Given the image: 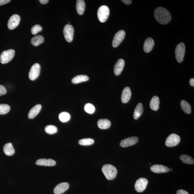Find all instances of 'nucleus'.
Wrapping results in <instances>:
<instances>
[{
  "mask_svg": "<svg viewBox=\"0 0 194 194\" xmlns=\"http://www.w3.org/2000/svg\"><path fill=\"white\" fill-rule=\"evenodd\" d=\"M154 16L157 22L162 25L168 24L172 19L171 15L169 12L162 7L156 8L154 11Z\"/></svg>",
  "mask_w": 194,
  "mask_h": 194,
  "instance_id": "f257e3e1",
  "label": "nucleus"
},
{
  "mask_svg": "<svg viewBox=\"0 0 194 194\" xmlns=\"http://www.w3.org/2000/svg\"><path fill=\"white\" fill-rule=\"evenodd\" d=\"M102 171L107 180H113L117 174V169L114 166L110 164H106L102 167Z\"/></svg>",
  "mask_w": 194,
  "mask_h": 194,
  "instance_id": "f03ea898",
  "label": "nucleus"
},
{
  "mask_svg": "<svg viewBox=\"0 0 194 194\" xmlns=\"http://www.w3.org/2000/svg\"><path fill=\"white\" fill-rule=\"evenodd\" d=\"M109 14L110 11L107 6H101L97 11V17L99 21L102 23L105 22L109 17Z\"/></svg>",
  "mask_w": 194,
  "mask_h": 194,
  "instance_id": "7ed1b4c3",
  "label": "nucleus"
},
{
  "mask_svg": "<svg viewBox=\"0 0 194 194\" xmlns=\"http://www.w3.org/2000/svg\"><path fill=\"white\" fill-rule=\"evenodd\" d=\"M185 45L183 43H180L177 46L175 50V58L177 62L181 63L183 62L185 53Z\"/></svg>",
  "mask_w": 194,
  "mask_h": 194,
  "instance_id": "20e7f679",
  "label": "nucleus"
},
{
  "mask_svg": "<svg viewBox=\"0 0 194 194\" xmlns=\"http://www.w3.org/2000/svg\"><path fill=\"white\" fill-rule=\"evenodd\" d=\"M15 51L13 49L3 51L0 57L1 63L3 64L7 63L13 59Z\"/></svg>",
  "mask_w": 194,
  "mask_h": 194,
  "instance_id": "39448f33",
  "label": "nucleus"
},
{
  "mask_svg": "<svg viewBox=\"0 0 194 194\" xmlns=\"http://www.w3.org/2000/svg\"><path fill=\"white\" fill-rule=\"evenodd\" d=\"M180 141V136L175 133L171 134L165 141V145L168 147H173L178 145Z\"/></svg>",
  "mask_w": 194,
  "mask_h": 194,
  "instance_id": "423d86ee",
  "label": "nucleus"
},
{
  "mask_svg": "<svg viewBox=\"0 0 194 194\" xmlns=\"http://www.w3.org/2000/svg\"><path fill=\"white\" fill-rule=\"evenodd\" d=\"M74 29L71 25H66L63 29V34L65 38L69 43L72 42L74 38Z\"/></svg>",
  "mask_w": 194,
  "mask_h": 194,
  "instance_id": "0eeeda50",
  "label": "nucleus"
},
{
  "mask_svg": "<svg viewBox=\"0 0 194 194\" xmlns=\"http://www.w3.org/2000/svg\"><path fill=\"white\" fill-rule=\"evenodd\" d=\"M40 71V66L39 64L36 63L33 65L29 73V79L34 81L37 79L39 75Z\"/></svg>",
  "mask_w": 194,
  "mask_h": 194,
  "instance_id": "6e6552de",
  "label": "nucleus"
},
{
  "mask_svg": "<svg viewBox=\"0 0 194 194\" xmlns=\"http://www.w3.org/2000/svg\"><path fill=\"white\" fill-rule=\"evenodd\" d=\"M148 183V181L147 179L144 178L138 179L136 182L135 188L137 192H143L146 188Z\"/></svg>",
  "mask_w": 194,
  "mask_h": 194,
  "instance_id": "1a4fd4ad",
  "label": "nucleus"
},
{
  "mask_svg": "<svg viewBox=\"0 0 194 194\" xmlns=\"http://www.w3.org/2000/svg\"><path fill=\"white\" fill-rule=\"evenodd\" d=\"M125 35V32L123 30H121L116 33L113 41V46L114 48L118 47L123 41Z\"/></svg>",
  "mask_w": 194,
  "mask_h": 194,
  "instance_id": "9d476101",
  "label": "nucleus"
},
{
  "mask_svg": "<svg viewBox=\"0 0 194 194\" xmlns=\"http://www.w3.org/2000/svg\"><path fill=\"white\" fill-rule=\"evenodd\" d=\"M20 21V17L17 14H15L11 16L10 18L8 23V27L9 30H14L19 25Z\"/></svg>",
  "mask_w": 194,
  "mask_h": 194,
  "instance_id": "9b49d317",
  "label": "nucleus"
},
{
  "mask_svg": "<svg viewBox=\"0 0 194 194\" xmlns=\"http://www.w3.org/2000/svg\"><path fill=\"white\" fill-rule=\"evenodd\" d=\"M138 138L137 137H132L127 138L121 141L120 145L123 147L130 146L135 145L138 142Z\"/></svg>",
  "mask_w": 194,
  "mask_h": 194,
  "instance_id": "f8f14e48",
  "label": "nucleus"
},
{
  "mask_svg": "<svg viewBox=\"0 0 194 194\" xmlns=\"http://www.w3.org/2000/svg\"><path fill=\"white\" fill-rule=\"evenodd\" d=\"M150 170L155 173H165L169 171V169L168 167L162 165H154L150 167Z\"/></svg>",
  "mask_w": 194,
  "mask_h": 194,
  "instance_id": "ddd939ff",
  "label": "nucleus"
},
{
  "mask_svg": "<svg viewBox=\"0 0 194 194\" xmlns=\"http://www.w3.org/2000/svg\"><path fill=\"white\" fill-rule=\"evenodd\" d=\"M69 184L66 182L61 183L56 186L54 190L55 194H62L69 188Z\"/></svg>",
  "mask_w": 194,
  "mask_h": 194,
  "instance_id": "4468645a",
  "label": "nucleus"
},
{
  "mask_svg": "<svg viewBox=\"0 0 194 194\" xmlns=\"http://www.w3.org/2000/svg\"><path fill=\"white\" fill-rule=\"evenodd\" d=\"M125 62L123 59H120L116 63L114 68V73L116 76L120 75L123 70Z\"/></svg>",
  "mask_w": 194,
  "mask_h": 194,
  "instance_id": "2eb2a0df",
  "label": "nucleus"
},
{
  "mask_svg": "<svg viewBox=\"0 0 194 194\" xmlns=\"http://www.w3.org/2000/svg\"><path fill=\"white\" fill-rule=\"evenodd\" d=\"M56 164L55 161L51 159H39L36 162L37 165L45 166H53L56 165Z\"/></svg>",
  "mask_w": 194,
  "mask_h": 194,
  "instance_id": "dca6fc26",
  "label": "nucleus"
},
{
  "mask_svg": "<svg viewBox=\"0 0 194 194\" xmlns=\"http://www.w3.org/2000/svg\"><path fill=\"white\" fill-rule=\"evenodd\" d=\"M131 97V92L130 88L126 87L123 91L121 96V100L123 103H126L130 100Z\"/></svg>",
  "mask_w": 194,
  "mask_h": 194,
  "instance_id": "f3484780",
  "label": "nucleus"
},
{
  "mask_svg": "<svg viewBox=\"0 0 194 194\" xmlns=\"http://www.w3.org/2000/svg\"><path fill=\"white\" fill-rule=\"evenodd\" d=\"M154 45V41L153 39L151 38L146 39L144 45V50L145 52L149 53L152 50Z\"/></svg>",
  "mask_w": 194,
  "mask_h": 194,
  "instance_id": "a211bd4d",
  "label": "nucleus"
},
{
  "mask_svg": "<svg viewBox=\"0 0 194 194\" xmlns=\"http://www.w3.org/2000/svg\"><path fill=\"white\" fill-rule=\"evenodd\" d=\"M41 107L40 104H39L35 106L30 110L28 114V118L30 119L34 118L40 112Z\"/></svg>",
  "mask_w": 194,
  "mask_h": 194,
  "instance_id": "6ab92c4d",
  "label": "nucleus"
},
{
  "mask_svg": "<svg viewBox=\"0 0 194 194\" xmlns=\"http://www.w3.org/2000/svg\"><path fill=\"white\" fill-rule=\"evenodd\" d=\"M85 8V3L84 0H78L76 1V9L79 14L81 15L84 14Z\"/></svg>",
  "mask_w": 194,
  "mask_h": 194,
  "instance_id": "aec40b11",
  "label": "nucleus"
},
{
  "mask_svg": "<svg viewBox=\"0 0 194 194\" xmlns=\"http://www.w3.org/2000/svg\"><path fill=\"white\" fill-rule=\"evenodd\" d=\"M160 104V100L158 97L155 96L152 98L150 102V107L152 110L157 111L158 110Z\"/></svg>",
  "mask_w": 194,
  "mask_h": 194,
  "instance_id": "412c9836",
  "label": "nucleus"
},
{
  "mask_svg": "<svg viewBox=\"0 0 194 194\" xmlns=\"http://www.w3.org/2000/svg\"><path fill=\"white\" fill-rule=\"evenodd\" d=\"M144 111L143 106L142 103H139L137 104L136 107L135 108L133 114V118L134 119H137L140 117L142 115Z\"/></svg>",
  "mask_w": 194,
  "mask_h": 194,
  "instance_id": "4be33fe9",
  "label": "nucleus"
},
{
  "mask_svg": "<svg viewBox=\"0 0 194 194\" xmlns=\"http://www.w3.org/2000/svg\"><path fill=\"white\" fill-rule=\"evenodd\" d=\"M98 126L101 129H105L109 128L111 125V122L107 119H99L97 122Z\"/></svg>",
  "mask_w": 194,
  "mask_h": 194,
  "instance_id": "5701e85b",
  "label": "nucleus"
},
{
  "mask_svg": "<svg viewBox=\"0 0 194 194\" xmlns=\"http://www.w3.org/2000/svg\"><path fill=\"white\" fill-rule=\"evenodd\" d=\"M3 151L6 155L9 156L14 155L15 152L12 144L11 143L5 144L3 147Z\"/></svg>",
  "mask_w": 194,
  "mask_h": 194,
  "instance_id": "b1692460",
  "label": "nucleus"
},
{
  "mask_svg": "<svg viewBox=\"0 0 194 194\" xmlns=\"http://www.w3.org/2000/svg\"><path fill=\"white\" fill-rule=\"evenodd\" d=\"M88 76L85 75H80L76 76L72 79V82L74 84H77L85 82L89 80Z\"/></svg>",
  "mask_w": 194,
  "mask_h": 194,
  "instance_id": "393cba45",
  "label": "nucleus"
},
{
  "mask_svg": "<svg viewBox=\"0 0 194 194\" xmlns=\"http://www.w3.org/2000/svg\"><path fill=\"white\" fill-rule=\"evenodd\" d=\"M44 41V38L42 36L37 35L32 38L31 39V42L33 45L38 46L42 44Z\"/></svg>",
  "mask_w": 194,
  "mask_h": 194,
  "instance_id": "a878e982",
  "label": "nucleus"
},
{
  "mask_svg": "<svg viewBox=\"0 0 194 194\" xmlns=\"http://www.w3.org/2000/svg\"><path fill=\"white\" fill-rule=\"evenodd\" d=\"M180 106L182 110L185 113L189 114L191 113V107L190 104L186 101L182 100L180 102Z\"/></svg>",
  "mask_w": 194,
  "mask_h": 194,
  "instance_id": "bb28decb",
  "label": "nucleus"
},
{
  "mask_svg": "<svg viewBox=\"0 0 194 194\" xmlns=\"http://www.w3.org/2000/svg\"><path fill=\"white\" fill-rule=\"evenodd\" d=\"M180 160L184 163L188 164H193L194 163V159L190 156L187 155H182L180 157Z\"/></svg>",
  "mask_w": 194,
  "mask_h": 194,
  "instance_id": "cd10ccee",
  "label": "nucleus"
},
{
  "mask_svg": "<svg viewBox=\"0 0 194 194\" xmlns=\"http://www.w3.org/2000/svg\"><path fill=\"white\" fill-rule=\"evenodd\" d=\"M59 118L61 122L64 123L69 121L70 119L71 116L68 113L63 112L59 114Z\"/></svg>",
  "mask_w": 194,
  "mask_h": 194,
  "instance_id": "c85d7f7f",
  "label": "nucleus"
},
{
  "mask_svg": "<svg viewBox=\"0 0 194 194\" xmlns=\"http://www.w3.org/2000/svg\"><path fill=\"white\" fill-rule=\"evenodd\" d=\"M79 143L81 145L89 146L94 143V140L90 138H84L79 140Z\"/></svg>",
  "mask_w": 194,
  "mask_h": 194,
  "instance_id": "c756f323",
  "label": "nucleus"
},
{
  "mask_svg": "<svg viewBox=\"0 0 194 194\" xmlns=\"http://www.w3.org/2000/svg\"><path fill=\"white\" fill-rule=\"evenodd\" d=\"M45 131L47 133L53 135L57 132L58 129L55 126L50 125L46 126L45 128Z\"/></svg>",
  "mask_w": 194,
  "mask_h": 194,
  "instance_id": "7c9ffc66",
  "label": "nucleus"
},
{
  "mask_svg": "<svg viewBox=\"0 0 194 194\" xmlns=\"http://www.w3.org/2000/svg\"><path fill=\"white\" fill-rule=\"evenodd\" d=\"M10 110V107L6 104H0V115H4L7 113Z\"/></svg>",
  "mask_w": 194,
  "mask_h": 194,
  "instance_id": "2f4dec72",
  "label": "nucleus"
},
{
  "mask_svg": "<svg viewBox=\"0 0 194 194\" xmlns=\"http://www.w3.org/2000/svg\"><path fill=\"white\" fill-rule=\"evenodd\" d=\"M84 110L87 113L92 114L94 113L95 111V107L94 105L91 103L86 104L84 107Z\"/></svg>",
  "mask_w": 194,
  "mask_h": 194,
  "instance_id": "473e14b6",
  "label": "nucleus"
},
{
  "mask_svg": "<svg viewBox=\"0 0 194 194\" xmlns=\"http://www.w3.org/2000/svg\"><path fill=\"white\" fill-rule=\"evenodd\" d=\"M42 27L39 25H34L31 29V32L33 35H36L38 33L42 31Z\"/></svg>",
  "mask_w": 194,
  "mask_h": 194,
  "instance_id": "72a5a7b5",
  "label": "nucleus"
},
{
  "mask_svg": "<svg viewBox=\"0 0 194 194\" xmlns=\"http://www.w3.org/2000/svg\"><path fill=\"white\" fill-rule=\"evenodd\" d=\"M6 93V89L4 86L0 85V96L4 95Z\"/></svg>",
  "mask_w": 194,
  "mask_h": 194,
  "instance_id": "f704fd0d",
  "label": "nucleus"
},
{
  "mask_svg": "<svg viewBox=\"0 0 194 194\" xmlns=\"http://www.w3.org/2000/svg\"><path fill=\"white\" fill-rule=\"evenodd\" d=\"M10 1V0H0V6L7 4Z\"/></svg>",
  "mask_w": 194,
  "mask_h": 194,
  "instance_id": "c9c22d12",
  "label": "nucleus"
},
{
  "mask_svg": "<svg viewBox=\"0 0 194 194\" xmlns=\"http://www.w3.org/2000/svg\"><path fill=\"white\" fill-rule=\"evenodd\" d=\"M176 194H189L188 192L185 190H180L177 191Z\"/></svg>",
  "mask_w": 194,
  "mask_h": 194,
  "instance_id": "e433bc0d",
  "label": "nucleus"
},
{
  "mask_svg": "<svg viewBox=\"0 0 194 194\" xmlns=\"http://www.w3.org/2000/svg\"><path fill=\"white\" fill-rule=\"evenodd\" d=\"M124 4H125L126 5H129L132 3V1L131 0H122L121 1Z\"/></svg>",
  "mask_w": 194,
  "mask_h": 194,
  "instance_id": "4c0bfd02",
  "label": "nucleus"
},
{
  "mask_svg": "<svg viewBox=\"0 0 194 194\" xmlns=\"http://www.w3.org/2000/svg\"><path fill=\"white\" fill-rule=\"evenodd\" d=\"M39 1L42 4H46L48 3V0H39Z\"/></svg>",
  "mask_w": 194,
  "mask_h": 194,
  "instance_id": "58836bf2",
  "label": "nucleus"
},
{
  "mask_svg": "<svg viewBox=\"0 0 194 194\" xmlns=\"http://www.w3.org/2000/svg\"><path fill=\"white\" fill-rule=\"evenodd\" d=\"M190 85L192 86H194V79L193 78H192L190 79Z\"/></svg>",
  "mask_w": 194,
  "mask_h": 194,
  "instance_id": "ea45409f",
  "label": "nucleus"
},
{
  "mask_svg": "<svg viewBox=\"0 0 194 194\" xmlns=\"http://www.w3.org/2000/svg\"><path fill=\"white\" fill-rule=\"evenodd\" d=\"M169 170L172 171V169L171 168H170V169H169Z\"/></svg>",
  "mask_w": 194,
  "mask_h": 194,
  "instance_id": "a19ab883",
  "label": "nucleus"
}]
</instances>
